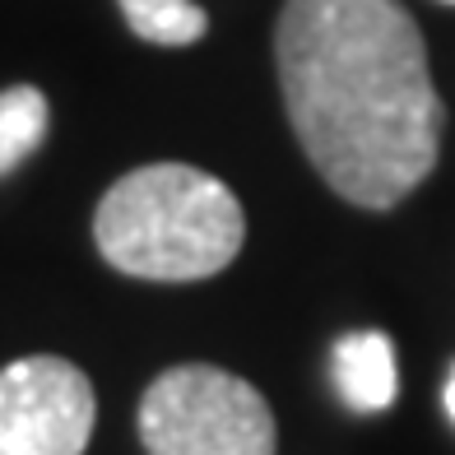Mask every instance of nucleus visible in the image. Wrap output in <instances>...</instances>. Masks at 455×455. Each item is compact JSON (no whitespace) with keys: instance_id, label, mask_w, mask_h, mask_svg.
I'll return each instance as SVG.
<instances>
[{"instance_id":"f257e3e1","label":"nucleus","mask_w":455,"mask_h":455,"mask_svg":"<svg viewBox=\"0 0 455 455\" xmlns=\"http://www.w3.org/2000/svg\"><path fill=\"white\" fill-rule=\"evenodd\" d=\"M275 66L302 154L348 204L390 210L437 168L446 116L400 0H288Z\"/></svg>"},{"instance_id":"f03ea898","label":"nucleus","mask_w":455,"mask_h":455,"mask_svg":"<svg viewBox=\"0 0 455 455\" xmlns=\"http://www.w3.org/2000/svg\"><path fill=\"white\" fill-rule=\"evenodd\" d=\"M93 242L102 260L131 279L191 283L237 260L246 214L219 177L191 163H149L102 196Z\"/></svg>"},{"instance_id":"7ed1b4c3","label":"nucleus","mask_w":455,"mask_h":455,"mask_svg":"<svg viewBox=\"0 0 455 455\" xmlns=\"http://www.w3.org/2000/svg\"><path fill=\"white\" fill-rule=\"evenodd\" d=\"M140 442L149 455H275V413L251 381L181 363L144 390Z\"/></svg>"},{"instance_id":"20e7f679","label":"nucleus","mask_w":455,"mask_h":455,"mask_svg":"<svg viewBox=\"0 0 455 455\" xmlns=\"http://www.w3.org/2000/svg\"><path fill=\"white\" fill-rule=\"evenodd\" d=\"M93 423V381L70 358L33 354L0 367V455H84Z\"/></svg>"},{"instance_id":"39448f33","label":"nucleus","mask_w":455,"mask_h":455,"mask_svg":"<svg viewBox=\"0 0 455 455\" xmlns=\"http://www.w3.org/2000/svg\"><path fill=\"white\" fill-rule=\"evenodd\" d=\"M330 377H335L339 400L354 413H381L400 395L395 344L381 330H354L330 348Z\"/></svg>"},{"instance_id":"423d86ee","label":"nucleus","mask_w":455,"mask_h":455,"mask_svg":"<svg viewBox=\"0 0 455 455\" xmlns=\"http://www.w3.org/2000/svg\"><path fill=\"white\" fill-rule=\"evenodd\" d=\"M135 37L154 47H191L210 33V14L196 0H116Z\"/></svg>"},{"instance_id":"0eeeda50","label":"nucleus","mask_w":455,"mask_h":455,"mask_svg":"<svg viewBox=\"0 0 455 455\" xmlns=\"http://www.w3.org/2000/svg\"><path fill=\"white\" fill-rule=\"evenodd\" d=\"M47 121H52V108L43 89L33 84H14L0 93V177L14 172L37 144L47 135Z\"/></svg>"},{"instance_id":"6e6552de","label":"nucleus","mask_w":455,"mask_h":455,"mask_svg":"<svg viewBox=\"0 0 455 455\" xmlns=\"http://www.w3.org/2000/svg\"><path fill=\"white\" fill-rule=\"evenodd\" d=\"M442 404L451 413V423H455V367H451V377H446V390H442Z\"/></svg>"},{"instance_id":"1a4fd4ad","label":"nucleus","mask_w":455,"mask_h":455,"mask_svg":"<svg viewBox=\"0 0 455 455\" xmlns=\"http://www.w3.org/2000/svg\"><path fill=\"white\" fill-rule=\"evenodd\" d=\"M442 5H455V0H442Z\"/></svg>"}]
</instances>
